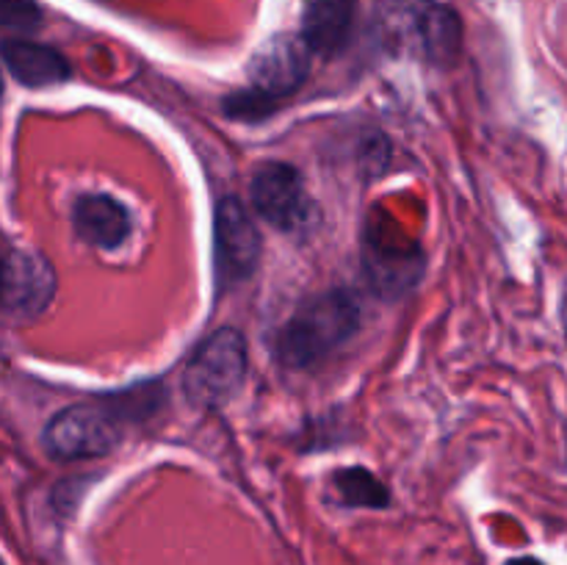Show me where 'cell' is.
<instances>
[{
	"label": "cell",
	"instance_id": "d6986e66",
	"mask_svg": "<svg viewBox=\"0 0 567 565\" xmlns=\"http://www.w3.org/2000/svg\"><path fill=\"white\" fill-rule=\"evenodd\" d=\"M0 116H3V72H0Z\"/></svg>",
	"mask_w": 567,
	"mask_h": 565
},
{
	"label": "cell",
	"instance_id": "6da1fadb",
	"mask_svg": "<svg viewBox=\"0 0 567 565\" xmlns=\"http://www.w3.org/2000/svg\"><path fill=\"white\" fill-rule=\"evenodd\" d=\"M371 31L391 55H410L432 66H452L463 48L457 11L435 0H377Z\"/></svg>",
	"mask_w": 567,
	"mask_h": 565
},
{
	"label": "cell",
	"instance_id": "ac0fdd59",
	"mask_svg": "<svg viewBox=\"0 0 567 565\" xmlns=\"http://www.w3.org/2000/svg\"><path fill=\"white\" fill-rule=\"evenodd\" d=\"M0 305H3V260H0Z\"/></svg>",
	"mask_w": 567,
	"mask_h": 565
},
{
	"label": "cell",
	"instance_id": "7c38bea8",
	"mask_svg": "<svg viewBox=\"0 0 567 565\" xmlns=\"http://www.w3.org/2000/svg\"><path fill=\"white\" fill-rule=\"evenodd\" d=\"M0 59L17 83L28 89H44L64 83L72 75L70 61L48 44L28 42V39H6L0 44Z\"/></svg>",
	"mask_w": 567,
	"mask_h": 565
},
{
	"label": "cell",
	"instance_id": "2e32d148",
	"mask_svg": "<svg viewBox=\"0 0 567 565\" xmlns=\"http://www.w3.org/2000/svg\"><path fill=\"white\" fill-rule=\"evenodd\" d=\"M42 25V9L37 0H0V28L31 33Z\"/></svg>",
	"mask_w": 567,
	"mask_h": 565
},
{
	"label": "cell",
	"instance_id": "8992f818",
	"mask_svg": "<svg viewBox=\"0 0 567 565\" xmlns=\"http://www.w3.org/2000/svg\"><path fill=\"white\" fill-rule=\"evenodd\" d=\"M249 197L260 219L277 230L299 233L313 222V205L305 192L302 175L291 164L282 161L260 164L249 183Z\"/></svg>",
	"mask_w": 567,
	"mask_h": 565
},
{
	"label": "cell",
	"instance_id": "5bb4252c",
	"mask_svg": "<svg viewBox=\"0 0 567 565\" xmlns=\"http://www.w3.org/2000/svg\"><path fill=\"white\" fill-rule=\"evenodd\" d=\"M100 404L105 408V413L120 424L125 419H147L155 410L164 404V388L158 382H147V386L127 388V391L109 393V397L100 399Z\"/></svg>",
	"mask_w": 567,
	"mask_h": 565
},
{
	"label": "cell",
	"instance_id": "277c9868",
	"mask_svg": "<svg viewBox=\"0 0 567 565\" xmlns=\"http://www.w3.org/2000/svg\"><path fill=\"white\" fill-rule=\"evenodd\" d=\"M120 443V424L103 404H72L44 424L42 446L55 460L103 458Z\"/></svg>",
	"mask_w": 567,
	"mask_h": 565
},
{
	"label": "cell",
	"instance_id": "5b68a950",
	"mask_svg": "<svg viewBox=\"0 0 567 565\" xmlns=\"http://www.w3.org/2000/svg\"><path fill=\"white\" fill-rule=\"evenodd\" d=\"M260 260V233L236 197H221L214 210V271L219 291L255 275Z\"/></svg>",
	"mask_w": 567,
	"mask_h": 565
},
{
	"label": "cell",
	"instance_id": "30bf717a",
	"mask_svg": "<svg viewBox=\"0 0 567 565\" xmlns=\"http://www.w3.org/2000/svg\"><path fill=\"white\" fill-rule=\"evenodd\" d=\"M354 14L358 0H308L302 11V42L310 53L332 59L347 48Z\"/></svg>",
	"mask_w": 567,
	"mask_h": 565
},
{
	"label": "cell",
	"instance_id": "ba28073f",
	"mask_svg": "<svg viewBox=\"0 0 567 565\" xmlns=\"http://www.w3.org/2000/svg\"><path fill=\"white\" fill-rule=\"evenodd\" d=\"M363 269L369 286L380 297L396 299L419 286L421 271H424V255L413 242L382 244L380 236H365Z\"/></svg>",
	"mask_w": 567,
	"mask_h": 565
},
{
	"label": "cell",
	"instance_id": "3957f363",
	"mask_svg": "<svg viewBox=\"0 0 567 565\" xmlns=\"http://www.w3.org/2000/svg\"><path fill=\"white\" fill-rule=\"evenodd\" d=\"M247 377V338L236 327H221L205 338L183 371V393L205 410L230 402Z\"/></svg>",
	"mask_w": 567,
	"mask_h": 565
},
{
	"label": "cell",
	"instance_id": "e0dca14e",
	"mask_svg": "<svg viewBox=\"0 0 567 565\" xmlns=\"http://www.w3.org/2000/svg\"><path fill=\"white\" fill-rule=\"evenodd\" d=\"M507 565H546V563L537 557H515V559H509Z\"/></svg>",
	"mask_w": 567,
	"mask_h": 565
},
{
	"label": "cell",
	"instance_id": "52a82bcc",
	"mask_svg": "<svg viewBox=\"0 0 567 565\" xmlns=\"http://www.w3.org/2000/svg\"><path fill=\"white\" fill-rule=\"evenodd\" d=\"M310 50L302 37L293 33H277L266 39L252 53L247 64V75L252 89L280 100L297 92L310 75Z\"/></svg>",
	"mask_w": 567,
	"mask_h": 565
},
{
	"label": "cell",
	"instance_id": "8fae6325",
	"mask_svg": "<svg viewBox=\"0 0 567 565\" xmlns=\"http://www.w3.org/2000/svg\"><path fill=\"white\" fill-rule=\"evenodd\" d=\"M72 225L92 247L116 249L131 233V214L111 194H81L72 208Z\"/></svg>",
	"mask_w": 567,
	"mask_h": 565
},
{
	"label": "cell",
	"instance_id": "ffe728a7",
	"mask_svg": "<svg viewBox=\"0 0 567 565\" xmlns=\"http://www.w3.org/2000/svg\"><path fill=\"white\" fill-rule=\"evenodd\" d=\"M0 565H3V563H0Z\"/></svg>",
	"mask_w": 567,
	"mask_h": 565
},
{
	"label": "cell",
	"instance_id": "9c48e42d",
	"mask_svg": "<svg viewBox=\"0 0 567 565\" xmlns=\"http://www.w3.org/2000/svg\"><path fill=\"white\" fill-rule=\"evenodd\" d=\"M55 297V271L37 253H14L3 260V305L17 316H39Z\"/></svg>",
	"mask_w": 567,
	"mask_h": 565
},
{
	"label": "cell",
	"instance_id": "4fadbf2b",
	"mask_svg": "<svg viewBox=\"0 0 567 565\" xmlns=\"http://www.w3.org/2000/svg\"><path fill=\"white\" fill-rule=\"evenodd\" d=\"M336 491L349 507H369V510H385L391 504V491L385 482L377 474H371L363 465H352V469H341L336 474Z\"/></svg>",
	"mask_w": 567,
	"mask_h": 565
},
{
	"label": "cell",
	"instance_id": "7a4b0ae2",
	"mask_svg": "<svg viewBox=\"0 0 567 565\" xmlns=\"http://www.w3.org/2000/svg\"><path fill=\"white\" fill-rule=\"evenodd\" d=\"M358 327L360 305L347 288L313 294L282 325L277 336V358L286 369H310L349 341Z\"/></svg>",
	"mask_w": 567,
	"mask_h": 565
},
{
	"label": "cell",
	"instance_id": "9a60e30c",
	"mask_svg": "<svg viewBox=\"0 0 567 565\" xmlns=\"http://www.w3.org/2000/svg\"><path fill=\"white\" fill-rule=\"evenodd\" d=\"M221 109L230 120L238 122H260L266 116H271L277 111V100L269 94L258 92V89H241V92H233L221 100Z\"/></svg>",
	"mask_w": 567,
	"mask_h": 565
}]
</instances>
